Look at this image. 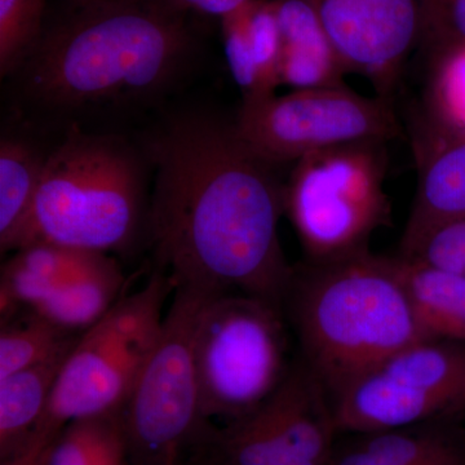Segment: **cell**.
Here are the masks:
<instances>
[{
    "mask_svg": "<svg viewBox=\"0 0 465 465\" xmlns=\"http://www.w3.org/2000/svg\"><path fill=\"white\" fill-rule=\"evenodd\" d=\"M5 465H45V452L39 457H21L11 463Z\"/></svg>",
    "mask_w": 465,
    "mask_h": 465,
    "instance_id": "28",
    "label": "cell"
},
{
    "mask_svg": "<svg viewBox=\"0 0 465 465\" xmlns=\"http://www.w3.org/2000/svg\"><path fill=\"white\" fill-rule=\"evenodd\" d=\"M419 183L400 256H409L437 225L465 215V139L419 148Z\"/></svg>",
    "mask_w": 465,
    "mask_h": 465,
    "instance_id": "17",
    "label": "cell"
},
{
    "mask_svg": "<svg viewBox=\"0 0 465 465\" xmlns=\"http://www.w3.org/2000/svg\"><path fill=\"white\" fill-rule=\"evenodd\" d=\"M148 213L139 155L119 137L73 128L45 157L18 250L43 242L124 252L148 225Z\"/></svg>",
    "mask_w": 465,
    "mask_h": 465,
    "instance_id": "4",
    "label": "cell"
},
{
    "mask_svg": "<svg viewBox=\"0 0 465 465\" xmlns=\"http://www.w3.org/2000/svg\"><path fill=\"white\" fill-rule=\"evenodd\" d=\"M387 143H344L309 153L292 164L284 185V216L307 262L365 252L374 232L391 224Z\"/></svg>",
    "mask_w": 465,
    "mask_h": 465,
    "instance_id": "6",
    "label": "cell"
},
{
    "mask_svg": "<svg viewBox=\"0 0 465 465\" xmlns=\"http://www.w3.org/2000/svg\"><path fill=\"white\" fill-rule=\"evenodd\" d=\"M203 420H238L278 390L290 365L282 309L226 292L208 296L194 338Z\"/></svg>",
    "mask_w": 465,
    "mask_h": 465,
    "instance_id": "7",
    "label": "cell"
},
{
    "mask_svg": "<svg viewBox=\"0 0 465 465\" xmlns=\"http://www.w3.org/2000/svg\"><path fill=\"white\" fill-rule=\"evenodd\" d=\"M347 66L390 100L416 41H420L419 0H309Z\"/></svg>",
    "mask_w": 465,
    "mask_h": 465,
    "instance_id": "12",
    "label": "cell"
},
{
    "mask_svg": "<svg viewBox=\"0 0 465 465\" xmlns=\"http://www.w3.org/2000/svg\"><path fill=\"white\" fill-rule=\"evenodd\" d=\"M452 421H432L353 434L336 443L331 465H465V434Z\"/></svg>",
    "mask_w": 465,
    "mask_h": 465,
    "instance_id": "15",
    "label": "cell"
},
{
    "mask_svg": "<svg viewBox=\"0 0 465 465\" xmlns=\"http://www.w3.org/2000/svg\"><path fill=\"white\" fill-rule=\"evenodd\" d=\"M280 25V84L292 90L344 87L347 66L309 0H272Z\"/></svg>",
    "mask_w": 465,
    "mask_h": 465,
    "instance_id": "14",
    "label": "cell"
},
{
    "mask_svg": "<svg viewBox=\"0 0 465 465\" xmlns=\"http://www.w3.org/2000/svg\"><path fill=\"white\" fill-rule=\"evenodd\" d=\"M154 164L150 241L174 289L237 292L282 309L295 268L281 246L284 185L235 122L171 118L145 143Z\"/></svg>",
    "mask_w": 465,
    "mask_h": 465,
    "instance_id": "1",
    "label": "cell"
},
{
    "mask_svg": "<svg viewBox=\"0 0 465 465\" xmlns=\"http://www.w3.org/2000/svg\"><path fill=\"white\" fill-rule=\"evenodd\" d=\"M110 2V0H75L79 7H87V5H97V3Z\"/></svg>",
    "mask_w": 465,
    "mask_h": 465,
    "instance_id": "29",
    "label": "cell"
},
{
    "mask_svg": "<svg viewBox=\"0 0 465 465\" xmlns=\"http://www.w3.org/2000/svg\"><path fill=\"white\" fill-rule=\"evenodd\" d=\"M222 23L226 63L243 103L275 94L282 42L273 2L252 0Z\"/></svg>",
    "mask_w": 465,
    "mask_h": 465,
    "instance_id": "13",
    "label": "cell"
},
{
    "mask_svg": "<svg viewBox=\"0 0 465 465\" xmlns=\"http://www.w3.org/2000/svg\"><path fill=\"white\" fill-rule=\"evenodd\" d=\"M70 351L0 379V464L23 454Z\"/></svg>",
    "mask_w": 465,
    "mask_h": 465,
    "instance_id": "18",
    "label": "cell"
},
{
    "mask_svg": "<svg viewBox=\"0 0 465 465\" xmlns=\"http://www.w3.org/2000/svg\"><path fill=\"white\" fill-rule=\"evenodd\" d=\"M338 433L329 393L300 362L255 411L207 424L189 465H331Z\"/></svg>",
    "mask_w": 465,
    "mask_h": 465,
    "instance_id": "10",
    "label": "cell"
},
{
    "mask_svg": "<svg viewBox=\"0 0 465 465\" xmlns=\"http://www.w3.org/2000/svg\"><path fill=\"white\" fill-rule=\"evenodd\" d=\"M427 108L433 136L419 146L465 139V43L436 52Z\"/></svg>",
    "mask_w": 465,
    "mask_h": 465,
    "instance_id": "23",
    "label": "cell"
},
{
    "mask_svg": "<svg viewBox=\"0 0 465 465\" xmlns=\"http://www.w3.org/2000/svg\"><path fill=\"white\" fill-rule=\"evenodd\" d=\"M45 0H0V73L24 65L41 41Z\"/></svg>",
    "mask_w": 465,
    "mask_h": 465,
    "instance_id": "24",
    "label": "cell"
},
{
    "mask_svg": "<svg viewBox=\"0 0 465 465\" xmlns=\"http://www.w3.org/2000/svg\"><path fill=\"white\" fill-rule=\"evenodd\" d=\"M45 157L23 140L8 137L0 143L2 253L20 249L41 183Z\"/></svg>",
    "mask_w": 465,
    "mask_h": 465,
    "instance_id": "20",
    "label": "cell"
},
{
    "mask_svg": "<svg viewBox=\"0 0 465 465\" xmlns=\"http://www.w3.org/2000/svg\"><path fill=\"white\" fill-rule=\"evenodd\" d=\"M420 39L433 51L465 43V0H419Z\"/></svg>",
    "mask_w": 465,
    "mask_h": 465,
    "instance_id": "26",
    "label": "cell"
},
{
    "mask_svg": "<svg viewBox=\"0 0 465 465\" xmlns=\"http://www.w3.org/2000/svg\"><path fill=\"white\" fill-rule=\"evenodd\" d=\"M103 255V252L43 242L15 251V255L2 266V322L20 312L32 311L76 275L92 268Z\"/></svg>",
    "mask_w": 465,
    "mask_h": 465,
    "instance_id": "16",
    "label": "cell"
},
{
    "mask_svg": "<svg viewBox=\"0 0 465 465\" xmlns=\"http://www.w3.org/2000/svg\"><path fill=\"white\" fill-rule=\"evenodd\" d=\"M208 293L174 289L161 332L122 410L133 465L182 463L210 421L201 414L194 338Z\"/></svg>",
    "mask_w": 465,
    "mask_h": 465,
    "instance_id": "8",
    "label": "cell"
},
{
    "mask_svg": "<svg viewBox=\"0 0 465 465\" xmlns=\"http://www.w3.org/2000/svg\"><path fill=\"white\" fill-rule=\"evenodd\" d=\"M171 292L173 281L164 272H155L142 289L124 293L82 333L21 455L38 457L72 421L124 410L157 342Z\"/></svg>",
    "mask_w": 465,
    "mask_h": 465,
    "instance_id": "5",
    "label": "cell"
},
{
    "mask_svg": "<svg viewBox=\"0 0 465 465\" xmlns=\"http://www.w3.org/2000/svg\"><path fill=\"white\" fill-rule=\"evenodd\" d=\"M401 258L465 277V215L437 225L409 256Z\"/></svg>",
    "mask_w": 465,
    "mask_h": 465,
    "instance_id": "25",
    "label": "cell"
},
{
    "mask_svg": "<svg viewBox=\"0 0 465 465\" xmlns=\"http://www.w3.org/2000/svg\"><path fill=\"white\" fill-rule=\"evenodd\" d=\"M45 465H133L122 411L72 421L45 451Z\"/></svg>",
    "mask_w": 465,
    "mask_h": 465,
    "instance_id": "21",
    "label": "cell"
},
{
    "mask_svg": "<svg viewBox=\"0 0 465 465\" xmlns=\"http://www.w3.org/2000/svg\"><path fill=\"white\" fill-rule=\"evenodd\" d=\"M331 403L339 433L455 420L465 414V342L410 345L349 382Z\"/></svg>",
    "mask_w": 465,
    "mask_h": 465,
    "instance_id": "9",
    "label": "cell"
},
{
    "mask_svg": "<svg viewBox=\"0 0 465 465\" xmlns=\"http://www.w3.org/2000/svg\"><path fill=\"white\" fill-rule=\"evenodd\" d=\"M416 317L432 339L465 342V277L396 258Z\"/></svg>",
    "mask_w": 465,
    "mask_h": 465,
    "instance_id": "19",
    "label": "cell"
},
{
    "mask_svg": "<svg viewBox=\"0 0 465 465\" xmlns=\"http://www.w3.org/2000/svg\"><path fill=\"white\" fill-rule=\"evenodd\" d=\"M191 51L182 16L153 2L82 7L25 61V94L57 112L149 99L176 78Z\"/></svg>",
    "mask_w": 465,
    "mask_h": 465,
    "instance_id": "2",
    "label": "cell"
},
{
    "mask_svg": "<svg viewBox=\"0 0 465 465\" xmlns=\"http://www.w3.org/2000/svg\"><path fill=\"white\" fill-rule=\"evenodd\" d=\"M82 333L61 329L38 314L23 311L3 321L0 330V379L69 353Z\"/></svg>",
    "mask_w": 465,
    "mask_h": 465,
    "instance_id": "22",
    "label": "cell"
},
{
    "mask_svg": "<svg viewBox=\"0 0 465 465\" xmlns=\"http://www.w3.org/2000/svg\"><path fill=\"white\" fill-rule=\"evenodd\" d=\"M173 465H186V464L183 463V461H182V463H177V464H173Z\"/></svg>",
    "mask_w": 465,
    "mask_h": 465,
    "instance_id": "30",
    "label": "cell"
},
{
    "mask_svg": "<svg viewBox=\"0 0 465 465\" xmlns=\"http://www.w3.org/2000/svg\"><path fill=\"white\" fill-rule=\"evenodd\" d=\"M235 125L251 149L278 167L317 150L388 143L400 134L390 100L361 96L347 85L293 90L242 103Z\"/></svg>",
    "mask_w": 465,
    "mask_h": 465,
    "instance_id": "11",
    "label": "cell"
},
{
    "mask_svg": "<svg viewBox=\"0 0 465 465\" xmlns=\"http://www.w3.org/2000/svg\"><path fill=\"white\" fill-rule=\"evenodd\" d=\"M203 0H154L155 5L170 14L182 16L183 12L188 9H197Z\"/></svg>",
    "mask_w": 465,
    "mask_h": 465,
    "instance_id": "27",
    "label": "cell"
},
{
    "mask_svg": "<svg viewBox=\"0 0 465 465\" xmlns=\"http://www.w3.org/2000/svg\"><path fill=\"white\" fill-rule=\"evenodd\" d=\"M302 362L330 399L397 351L430 338L416 317L396 258L365 251L295 268L282 305Z\"/></svg>",
    "mask_w": 465,
    "mask_h": 465,
    "instance_id": "3",
    "label": "cell"
}]
</instances>
